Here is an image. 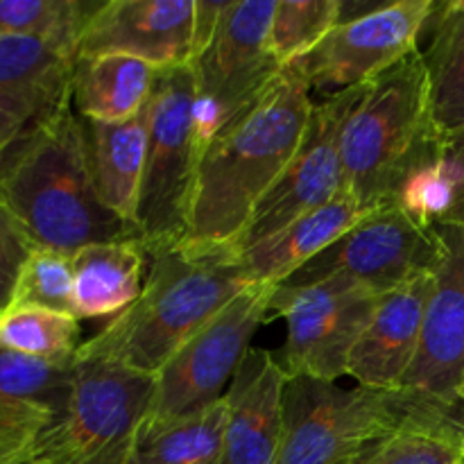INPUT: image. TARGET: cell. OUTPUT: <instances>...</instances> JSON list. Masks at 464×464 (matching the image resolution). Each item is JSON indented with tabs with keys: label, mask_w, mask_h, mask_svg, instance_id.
<instances>
[{
	"label": "cell",
	"mask_w": 464,
	"mask_h": 464,
	"mask_svg": "<svg viewBox=\"0 0 464 464\" xmlns=\"http://www.w3.org/2000/svg\"><path fill=\"white\" fill-rule=\"evenodd\" d=\"M295 63L202 148L186 238L231 245L302 145L315 102Z\"/></svg>",
	"instance_id": "1"
},
{
	"label": "cell",
	"mask_w": 464,
	"mask_h": 464,
	"mask_svg": "<svg viewBox=\"0 0 464 464\" xmlns=\"http://www.w3.org/2000/svg\"><path fill=\"white\" fill-rule=\"evenodd\" d=\"M0 202L36 247L75 254L89 245L140 240L139 229L104 207L95 190L84 122L71 95L32 122L5 154Z\"/></svg>",
	"instance_id": "2"
},
{
	"label": "cell",
	"mask_w": 464,
	"mask_h": 464,
	"mask_svg": "<svg viewBox=\"0 0 464 464\" xmlns=\"http://www.w3.org/2000/svg\"><path fill=\"white\" fill-rule=\"evenodd\" d=\"M148 254L139 299L84 340L75 358L116 362L154 376L225 304L252 285L231 245L184 238Z\"/></svg>",
	"instance_id": "3"
},
{
	"label": "cell",
	"mask_w": 464,
	"mask_h": 464,
	"mask_svg": "<svg viewBox=\"0 0 464 464\" xmlns=\"http://www.w3.org/2000/svg\"><path fill=\"white\" fill-rule=\"evenodd\" d=\"M444 152L420 48L367 82L349 111L340 139L344 190L374 211L397 199L412 170Z\"/></svg>",
	"instance_id": "4"
},
{
	"label": "cell",
	"mask_w": 464,
	"mask_h": 464,
	"mask_svg": "<svg viewBox=\"0 0 464 464\" xmlns=\"http://www.w3.org/2000/svg\"><path fill=\"white\" fill-rule=\"evenodd\" d=\"M426 406L433 403L406 390L340 388L290 376L279 464H358Z\"/></svg>",
	"instance_id": "5"
},
{
	"label": "cell",
	"mask_w": 464,
	"mask_h": 464,
	"mask_svg": "<svg viewBox=\"0 0 464 464\" xmlns=\"http://www.w3.org/2000/svg\"><path fill=\"white\" fill-rule=\"evenodd\" d=\"M198 86L190 66L159 71L150 98V136L140 181L136 229L145 247H161L188 236L198 163Z\"/></svg>",
	"instance_id": "6"
},
{
	"label": "cell",
	"mask_w": 464,
	"mask_h": 464,
	"mask_svg": "<svg viewBox=\"0 0 464 464\" xmlns=\"http://www.w3.org/2000/svg\"><path fill=\"white\" fill-rule=\"evenodd\" d=\"M152 397V374L116 362L75 358L66 415L21 464H127Z\"/></svg>",
	"instance_id": "7"
},
{
	"label": "cell",
	"mask_w": 464,
	"mask_h": 464,
	"mask_svg": "<svg viewBox=\"0 0 464 464\" xmlns=\"http://www.w3.org/2000/svg\"><path fill=\"white\" fill-rule=\"evenodd\" d=\"M276 0L227 3L208 44L190 62L198 86L199 143L243 113L284 71L270 48Z\"/></svg>",
	"instance_id": "8"
},
{
	"label": "cell",
	"mask_w": 464,
	"mask_h": 464,
	"mask_svg": "<svg viewBox=\"0 0 464 464\" xmlns=\"http://www.w3.org/2000/svg\"><path fill=\"white\" fill-rule=\"evenodd\" d=\"M276 285L252 284L220 308L193 338L186 340L154 374L148 417L172 420L204 411L225 397L254 334L270 315Z\"/></svg>",
	"instance_id": "9"
},
{
	"label": "cell",
	"mask_w": 464,
	"mask_h": 464,
	"mask_svg": "<svg viewBox=\"0 0 464 464\" xmlns=\"http://www.w3.org/2000/svg\"><path fill=\"white\" fill-rule=\"evenodd\" d=\"M381 293L347 276L299 288L276 285L270 311L288 324L284 349L275 353L285 376L331 381L347 376L349 358L370 324Z\"/></svg>",
	"instance_id": "10"
},
{
	"label": "cell",
	"mask_w": 464,
	"mask_h": 464,
	"mask_svg": "<svg viewBox=\"0 0 464 464\" xmlns=\"http://www.w3.org/2000/svg\"><path fill=\"white\" fill-rule=\"evenodd\" d=\"M440 256L442 238L438 227L421 229L392 202L367 213L343 238L279 285L299 288L331 276H347L383 295L406 284L417 272L435 270Z\"/></svg>",
	"instance_id": "11"
},
{
	"label": "cell",
	"mask_w": 464,
	"mask_h": 464,
	"mask_svg": "<svg viewBox=\"0 0 464 464\" xmlns=\"http://www.w3.org/2000/svg\"><path fill=\"white\" fill-rule=\"evenodd\" d=\"M362 91L365 84L353 86L329 95L324 102L313 107L297 154L256 204L247 227L236 240V252H243L270 238L276 231L285 229L311 211H317L343 193L344 177L340 139H343L344 121L353 104L361 100Z\"/></svg>",
	"instance_id": "12"
},
{
	"label": "cell",
	"mask_w": 464,
	"mask_h": 464,
	"mask_svg": "<svg viewBox=\"0 0 464 464\" xmlns=\"http://www.w3.org/2000/svg\"><path fill=\"white\" fill-rule=\"evenodd\" d=\"M433 0H392L376 12L335 25L295 62L311 89L335 95L362 86L420 50Z\"/></svg>",
	"instance_id": "13"
},
{
	"label": "cell",
	"mask_w": 464,
	"mask_h": 464,
	"mask_svg": "<svg viewBox=\"0 0 464 464\" xmlns=\"http://www.w3.org/2000/svg\"><path fill=\"white\" fill-rule=\"evenodd\" d=\"M442 256L426 304L420 349L399 390L464 420V225H438Z\"/></svg>",
	"instance_id": "14"
},
{
	"label": "cell",
	"mask_w": 464,
	"mask_h": 464,
	"mask_svg": "<svg viewBox=\"0 0 464 464\" xmlns=\"http://www.w3.org/2000/svg\"><path fill=\"white\" fill-rule=\"evenodd\" d=\"M86 54H127L150 63L157 71L190 66L195 57V3L193 0L98 3L77 44V57Z\"/></svg>",
	"instance_id": "15"
},
{
	"label": "cell",
	"mask_w": 464,
	"mask_h": 464,
	"mask_svg": "<svg viewBox=\"0 0 464 464\" xmlns=\"http://www.w3.org/2000/svg\"><path fill=\"white\" fill-rule=\"evenodd\" d=\"M72 361L53 362L0 347V464H21L66 415Z\"/></svg>",
	"instance_id": "16"
},
{
	"label": "cell",
	"mask_w": 464,
	"mask_h": 464,
	"mask_svg": "<svg viewBox=\"0 0 464 464\" xmlns=\"http://www.w3.org/2000/svg\"><path fill=\"white\" fill-rule=\"evenodd\" d=\"M285 381L275 353H245L225 394L227 424L218 464H279Z\"/></svg>",
	"instance_id": "17"
},
{
	"label": "cell",
	"mask_w": 464,
	"mask_h": 464,
	"mask_svg": "<svg viewBox=\"0 0 464 464\" xmlns=\"http://www.w3.org/2000/svg\"><path fill=\"white\" fill-rule=\"evenodd\" d=\"M433 285L435 270H426L381 295L374 315L349 358L347 376L365 388L399 390L420 349Z\"/></svg>",
	"instance_id": "18"
},
{
	"label": "cell",
	"mask_w": 464,
	"mask_h": 464,
	"mask_svg": "<svg viewBox=\"0 0 464 464\" xmlns=\"http://www.w3.org/2000/svg\"><path fill=\"white\" fill-rule=\"evenodd\" d=\"M367 213H372L370 208L343 190L317 211H311L270 238L238 252L240 267L252 284H284L299 267L343 238Z\"/></svg>",
	"instance_id": "19"
},
{
	"label": "cell",
	"mask_w": 464,
	"mask_h": 464,
	"mask_svg": "<svg viewBox=\"0 0 464 464\" xmlns=\"http://www.w3.org/2000/svg\"><path fill=\"white\" fill-rule=\"evenodd\" d=\"M72 313L77 320L116 317L139 299L150 254L143 240H118L72 254Z\"/></svg>",
	"instance_id": "20"
},
{
	"label": "cell",
	"mask_w": 464,
	"mask_h": 464,
	"mask_svg": "<svg viewBox=\"0 0 464 464\" xmlns=\"http://www.w3.org/2000/svg\"><path fill=\"white\" fill-rule=\"evenodd\" d=\"M148 107L125 122H95L80 116L84 122L86 154H89L95 190L104 207L134 227L145 157H148Z\"/></svg>",
	"instance_id": "21"
},
{
	"label": "cell",
	"mask_w": 464,
	"mask_h": 464,
	"mask_svg": "<svg viewBox=\"0 0 464 464\" xmlns=\"http://www.w3.org/2000/svg\"><path fill=\"white\" fill-rule=\"evenodd\" d=\"M157 77V68L127 54L77 57L71 75L72 107L86 121L125 122L145 111Z\"/></svg>",
	"instance_id": "22"
},
{
	"label": "cell",
	"mask_w": 464,
	"mask_h": 464,
	"mask_svg": "<svg viewBox=\"0 0 464 464\" xmlns=\"http://www.w3.org/2000/svg\"><path fill=\"white\" fill-rule=\"evenodd\" d=\"M421 50L429 75L430 116L444 148L464 131V0L433 3Z\"/></svg>",
	"instance_id": "23"
},
{
	"label": "cell",
	"mask_w": 464,
	"mask_h": 464,
	"mask_svg": "<svg viewBox=\"0 0 464 464\" xmlns=\"http://www.w3.org/2000/svg\"><path fill=\"white\" fill-rule=\"evenodd\" d=\"M227 424L225 397L172 420L143 417L127 464H218Z\"/></svg>",
	"instance_id": "24"
},
{
	"label": "cell",
	"mask_w": 464,
	"mask_h": 464,
	"mask_svg": "<svg viewBox=\"0 0 464 464\" xmlns=\"http://www.w3.org/2000/svg\"><path fill=\"white\" fill-rule=\"evenodd\" d=\"M75 53L27 36L0 34V93L62 100L71 93Z\"/></svg>",
	"instance_id": "25"
},
{
	"label": "cell",
	"mask_w": 464,
	"mask_h": 464,
	"mask_svg": "<svg viewBox=\"0 0 464 464\" xmlns=\"http://www.w3.org/2000/svg\"><path fill=\"white\" fill-rule=\"evenodd\" d=\"M358 464H464V420L421 408Z\"/></svg>",
	"instance_id": "26"
},
{
	"label": "cell",
	"mask_w": 464,
	"mask_h": 464,
	"mask_svg": "<svg viewBox=\"0 0 464 464\" xmlns=\"http://www.w3.org/2000/svg\"><path fill=\"white\" fill-rule=\"evenodd\" d=\"M0 347L41 361L71 362L82 347L80 320L50 308L12 304L0 313Z\"/></svg>",
	"instance_id": "27"
},
{
	"label": "cell",
	"mask_w": 464,
	"mask_h": 464,
	"mask_svg": "<svg viewBox=\"0 0 464 464\" xmlns=\"http://www.w3.org/2000/svg\"><path fill=\"white\" fill-rule=\"evenodd\" d=\"M98 3L84 0H0V34L41 39L77 57L82 30Z\"/></svg>",
	"instance_id": "28"
},
{
	"label": "cell",
	"mask_w": 464,
	"mask_h": 464,
	"mask_svg": "<svg viewBox=\"0 0 464 464\" xmlns=\"http://www.w3.org/2000/svg\"><path fill=\"white\" fill-rule=\"evenodd\" d=\"M464 198V186L453 170L447 152L424 163L408 175L394 202L421 229H435L458 218Z\"/></svg>",
	"instance_id": "29"
},
{
	"label": "cell",
	"mask_w": 464,
	"mask_h": 464,
	"mask_svg": "<svg viewBox=\"0 0 464 464\" xmlns=\"http://www.w3.org/2000/svg\"><path fill=\"white\" fill-rule=\"evenodd\" d=\"M340 23V0H276L270 48L281 66L299 62Z\"/></svg>",
	"instance_id": "30"
},
{
	"label": "cell",
	"mask_w": 464,
	"mask_h": 464,
	"mask_svg": "<svg viewBox=\"0 0 464 464\" xmlns=\"http://www.w3.org/2000/svg\"><path fill=\"white\" fill-rule=\"evenodd\" d=\"M72 254L34 247L18 275L12 304L50 308V311L72 313ZM9 304V306H12Z\"/></svg>",
	"instance_id": "31"
},
{
	"label": "cell",
	"mask_w": 464,
	"mask_h": 464,
	"mask_svg": "<svg viewBox=\"0 0 464 464\" xmlns=\"http://www.w3.org/2000/svg\"><path fill=\"white\" fill-rule=\"evenodd\" d=\"M34 247L21 222L0 202V313L12 304L18 275Z\"/></svg>",
	"instance_id": "32"
},
{
	"label": "cell",
	"mask_w": 464,
	"mask_h": 464,
	"mask_svg": "<svg viewBox=\"0 0 464 464\" xmlns=\"http://www.w3.org/2000/svg\"><path fill=\"white\" fill-rule=\"evenodd\" d=\"M68 95H63V98H68ZM62 100L0 93V163H3L9 148L16 143L18 136H21L32 122L39 121L44 113L53 111Z\"/></svg>",
	"instance_id": "33"
},
{
	"label": "cell",
	"mask_w": 464,
	"mask_h": 464,
	"mask_svg": "<svg viewBox=\"0 0 464 464\" xmlns=\"http://www.w3.org/2000/svg\"><path fill=\"white\" fill-rule=\"evenodd\" d=\"M447 159L451 161L453 170L458 172V177H460L462 186H464V131L462 134H458L456 139L449 143L447 148Z\"/></svg>",
	"instance_id": "34"
},
{
	"label": "cell",
	"mask_w": 464,
	"mask_h": 464,
	"mask_svg": "<svg viewBox=\"0 0 464 464\" xmlns=\"http://www.w3.org/2000/svg\"><path fill=\"white\" fill-rule=\"evenodd\" d=\"M453 222H458V225H464V198H462V204H460V211H458V218Z\"/></svg>",
	"instance_id": "35"
}]
</instances>
